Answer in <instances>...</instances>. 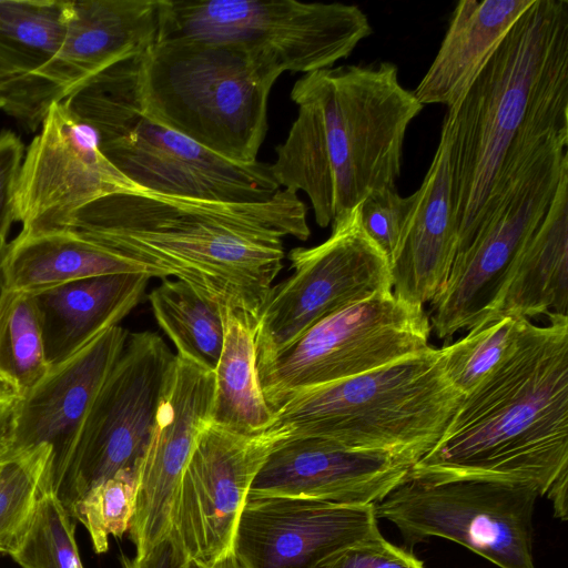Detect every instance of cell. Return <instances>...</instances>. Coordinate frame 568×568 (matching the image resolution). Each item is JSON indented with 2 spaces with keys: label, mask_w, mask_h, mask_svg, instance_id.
I'll list each match as a JSON object with an SVG mask.
<instances>
[{
  "label": "cell",
  "mask_w": 568,
  "mask_h": 568,
  "mask_svg": "<svg viewBox=\"0 0 568 568\" xmlns=\"http://www.w3.org/2000/svg\"><path fill=\"white\" fill-rule=\"evenodd\" d=\"M74 229L144 268L182 281L220 308L256 318L283 267V237L306 241L307 207L281 189L256 203L119 192L77 210Z\"/></svg>",
  "instance_id": "obj_1"
},
{
  "label": "cell",
  "mask_w": 568,
  "mask_h": 568,
  "mask_svg": "<svg viewBox=\"0 0 568 568\" xmlns=\"http://www.w3.org/2000/svg\"><path fill=\"white\" fill-rule=\"evenodd\" d=\"M442 129L459 253L508 165L549 139L568 135L567 0H534L447 109Z\"/></svg>",
  "instance_id": "obj_2"
},
{
  "label": "cell",
  "mask_w": 568,
  "mask_h": 568,
  "mask_svg": "<svg viewBox=\"0 0 568 568\" xmlns=\"http://www.w3.org/2000/svg\"><path fill=\"white\" fill-rule=\"evenodd\" d=\"M291 99L297 116L275 148L272 175L304 192L326 227L373 191L395 189L403 144L422 105L392 62L345 64L302 75Z\"/></svg>",
  "instance_id": "obj_3"
},
{
  "label": "cell",
  "mask_w": 568,
  "mask_h": 568,
  "mask_svg": "<svg viewBox=\"0 0 568 568\" xmlns=\"http://www.w3.org/2000/svg\"><path fill=\"white\" fill-rule=\"evenodd\" d=\"M568 471V316L528 321L513 355L465 396L437 444L409 469L425 478L530 485Z\"/></svg>",
  "instance_id": "obj_4"
},
{
  "label": "cell",
  "mask_w": 568,
  "mask_h": 568,
  "mask_svg": "<svg viewBox=\"0 0 568 568\" xmlns=\"http://www.w3.org/2000/svg\"><path fill=\"white\" fill-rule=\"evenodd\" d=\"M464 396L450 384L442 348L429 346L374 371L292 394L271 427L387 453L409 467L437 444Z\"/></svg>",
  "instance_id": "obj_5"
},
{
  "label": "cell",
  "mask_w": 568,
  "mask_h": 568,
  "mask_svg": "<svg viewBox=\"0 0 568 568\" xmlns=\"http://www.w3.org/2000/svg\"><path fill=\"white\" fill-rule=\"evenodd\" d=\"M136 57L92 75L61 100L94 130L118 172L142 192L216 202H265L281 190L270 164L229 161L144 113Z\"/></svg>",
  "instance_id": "obj_6"
},
{
  "label": "cell",
  "mask_w": 568,
  "mask_h": 568,
  "mask_svg": "<svg viewBox=\"0 0 568 568\" xmlns=\"http://www.w3.org/2000/svg\"><path fill=\"white\" fill-rule=\"evenodd\" d=\"M277 79L229 43L161 40L136 57L143 112L241 164L257 161L267 131V100Z\"/></svg>",
  "instance_id": "obj_7"
},
{
  "label": "cell",
  "mask_w": 568,
  "mask_h": 568,
  "mask_svg": "<svg viewBox=\"0 0 568 568\" xmlns=\"http://www.w3.org/2000/svg\"><path fill=\"white\" fill-rule=\"evenodd\" d=\"M155 41L193 39L242 48L280 77L332 68L373 33L354 4L296 0H158Z\"/></svg>",
  "instance_id": "obj_8"
},
{
  "label": "cell",
  "mask_w": 568,
  "mask_h": 568,
  "mask_svg": "<svg viewBox=\"0 0 568 568\" xmlns=\"http://www.w3.org/2000/svg\"><path fill=\"white\" fill-rule=\"evenodd\" d=\"M567 148L568 136L551 139L511 171L487 204L470 244L456 254L429 303L430 326L445 345L493 312L521 248L568 176Z\"/></svg>",
  "instance_id": "obj_9"
},
{
  "label": "cell",
  "mask_w": 568,
  "mask_h": 568,
  "mask_svg": "<svg viewBox=\"0 0 568 568\" xmlns=\"http://www.w3.org/2000/svg\"><path fill=\"white\" fill-rule=\"evenodd\" d=\"M539 496L530 485L486 478L407 475L374 505L405 544L453 540L499 568H535L532 517Z\"/></svg>",
  "instance_id": "obj_10"
},
{
  "label": "cell",
  "mask_w": 568,
  "mask_h": 568,
  "mask_svg": "<svg viewBox=\"0 0 568 568\" xmlns=\"http://www.w3.org/2000/svg\"><path fill=\"white\" fill-rule=\"evenodd\" d=\"M429 315L393 291L320 320L281 354L257 366L272 412L303 389L351 378L429 347Z\"/></svg>",
  "instance_id": "obj_11"
},
{
  "label": "cell",
  "mask_w": 568,
  "mask_h": 568,
  "mask_svg": "<svg viewBox=\"0 0 568 568\" xmlns=\"http://www.w3.org/2000/svg\"><path fill=\"white\" fill-rule=\"evenodd\" d=\"M331 225V235L321 244L288 252L293 273L272 286L257 317V366L331 313L393 291L389 261L364 231L358 207Z\"/></svg>",
  "instance_id": "obj_12"
},
{
  "label": "cell",
  "mask_w": 568,
  "mask_h": 568,
  "mask_svg": "<svg viewBox=\"0 0 568 568\" xmlns=\"http://www.w3.org/2000/svg\"><path fill=\"white\" fill-rule=\"evenodd\" d=\"M174 357L159 334H129L52 489L67 510L91 487L118 471L138 473Z\"/></svg>",
  "instance_id": "obj_13"
},
{
  "label": "cell",
  "mask_w": 568,
  "mask_h": 568,
  "mask_svg": "<svg viewBox=\"0 0 568 568\" xmlns=\"http://www.w3.org/2000/svg\"><path fill=\"white\" fill-rule=\"evenodd\" d=\"M287 433L243 435L212 424L201 432L171 514V538L189 560L212 567L233 555L237 523L256 474Z\"/></svg>",
  "instance_id": "obj_14"
},
{
  "label": "cell",
  "mask_w": 568,
  "mask_h": 568,
  "mask_svg": "<svg viewBox=\"0 0 568 568\" xmlns=\"http://www.w3.org/2000/svg\"><path fill=\"white\" fill-rule=\"evenodd\" d=\"M214 372L175 354L165 377L149 442L136 473L129 536L143 559L165 540L185 466L211 422Z\"/></svg>",
  "instance_id": "obj_15"
},
{
  "label": "cell",
  "mask_w": 568,
  "mask_h": 568,
  "mask_svg": "<svg viewBox=\"0 0 568 568\" xmlns=\"http://www.w3.org/2000/svg\"><path fill=\"white\" fill-rule=\"evenodd\" d=\"M140 191L102 154L94 130L62 101L48 109L23 156L16 195L22 229L62 227L103 196Z\"/></svg>",
  "instance_id": "obj_16"
},
{
  "label": "cell",
  "mask_w": 568,
  "mask_h": 568,
  "mask_svg": "<svg viewBox=\"0 0 568 568\" xmlns=\"http://www.w3.org/2000/svg\"><path fill=\"white\" fill-rule=\"evenodd\" d=\"M377 528L374 505L246 499L233 545L241 568H314Z\"/></svg>",
  "instance_id": "obj_17"
},
{
  "label": "cell",
  "mask_w": 568,
  "mask_h": 568,
  "mask_svg": "<svg viewBox=\"0 0 568 568\" xmlns=\"http://www.w3.org/2000/svg\"><path fill=\"white\" fill-rule=\"evenodd\" d=\"M410 467L383 452L361 450L317 437L280 443L256 474L254 498H301L343 505H375Z\"/></svg>",
  "instance_id": "obj_18"
},
{
  "label": "cell",
  "mask_w": 568,
  "mask_h": 568,
  "mask_svg": "<svg viewBox=\"0 0 568 568\" xmlns=\"http://www.w3.org/2000/svg\"><path fill=\"white\" fill-rule=\"evenodd\" d=\"M129 334L120 325L106 328L72 356L52 365L48 374L24 393L10 455L41 444L50 445L53 458L48 488L51 491Z\"/></svg>",
  "instance_id": "obj_19"
},
{
  "label": "cell",
  "mask_w": 568,
  "mask_h": 568,
  "mask_svg": "<svg viewBox=\"0 0 568 568\" xmlns=\"http://www.w3.org/2000/svg\"><path fill=\"white\" fill-rule=\"evenodd\" d=\"M449 168L448 139H440L424 180L414 192L399 247L390 261L395 296L417 305L430 303L450 273L458 246Z\"/></svg>",
  "instance_id": "obj_20"
},
{
  "label": "cell",
  "mask_w": 568,
  "mask_h": 568,
  "mask_svg": "<svg viewBox=\"0 0 568 568\" xmlns=\"http://www.w3.org/2000/svg\"><path fill=\"white\" fill-rule=\"evenodd\" d=\"M158 0H71L51 83L62 100L108 67L143 53L156 40Z\"/></svg>",
  "instance_id": "obj_21"
},
{
  "label": "cell",
  "mask_w": 568,
  "mask_h": 568,
  "mask_svg": "<svg viewBox=\"0 0 568 568\" xmlns=\"http://www.w3.org/2000/svg\"><path fill=\"white\" fill-rule=\"evenodd\" d=\"M151 276L119 273L71 282L33 295L49 364L80 351L141 302Z\"/></svg>",
  "instance_id": "obj_22"
},
{
  "label": "cell",
  "mask_w": 568,
  "mask_h": 568,
  "mask_svg": "<svg viewBox=\"0 0 568 568\" xmlns=\"http://www.w3.org/2000/svg\"><path fill=\"white\" fill-rule=\"evenodd\" d=\"M534 0H462L430 67L413 91L422 104L450 108Z\"/></svg>",
  "instance_id": "obj_23"
},
{
  "label": "cell",
  "mask_w": 568,
  "mask_h": 568,
  "mask_svg": "<svg viewBox=\"0 0 568 568\" xmlns=\"http://www.w3.org/2000/svg\"><path fill=\"white\" fill-rule=\"evenodd\" d=\"M3 270L7 288L28 295L83 278L146 273L142 266L70 227L21 229L8 243Z\"/></svg>",
  "instance_id": "obj_24"
},
{
  "label": "cell",
  "mask_w": 568,
  "mask_h": 568,
  "mask_svg": "<svg viewBox=\"0 0 568 568\" xmlns=\"http://www.w3.org/2000/svg\"><path fill=\"white\" fill-rule=\"evenodd\" d=\"M567 311L568 176L562 179L547 214L521 248L486 320L518 316L530 321L542 315L567 316Z\"/></svg>",
  "instance_id": "obj_25"
},
{
  "label": "cell",
  "mask_w": 568,
  "mask_h": 568,
  "mask_svg": "<svg viewBox=\"0 0 568 568\" xmlns=\"http://www.w3.org/2000/svg\"><path fill=\"white\" fill-rule=\"evenodd\" d=\"M224 324L222 353L214 371L211 423L227 430L257 435L273 422L257 373V320L231 308H220Z\"/></svg>",
  "instance_id": "obj_26"
},
{
  "label": "cell",
  "mask_w": 568,
  "mask_h": 568,
  "mask_svg": "<svg viewBox=\"0 0 568 568\" xmlns=\"http://www.w3.org/2000/svg\"><path fill=\"white\" fill-rule=\"evenodd\" d=\"M71 0H0V61L42 92L61 101L51 83Z\"/></svg>",
  "instance_id": "obj_27"
},
{
  "label": "cell",
  "mask_w": 568,
  "mask_h": 568,
  "mask_svg": "<svg viewBox=\"0 0 568 568\" xmlns=\"http://www.w3.org/2000/svg\"><path fill=\"white\" fill-rule=\"evenodd\" d=\"M148 297L153 315L173 342L176 355L214 372L224 342L220 307L179 280H163Z\"/></svg>",
  "instance_id": "obj_28"
},
{
  "label": "cell",
  "mask_w": 568,
  "mask_h": 568,
  "mask_svg": "<svg viewBox=\"0 0 568 568\" xmlns=\"http://www.w3.org/2000/svg\"><path fill=\"white\" fill-rule=\"evenodd\" d=\"M528 320L499 316L486 320L442 348L450 384L465 397L496 372L516 351Z\"/></svg>",
  "instance_id": "obj_29"
},
{
  "label": "cell",
  "mask_w": 568,
  "mask_h": 568,
  "mask_svg": "<svg viewBox=\"0 0 568 568\" xmlns=\"http://www.w3.org/2000/svg\"><path fill=\"white\" fill-rule=\"evenodd\" d=\"M53 452L48 444L0 460V552L12 555L48 489Z\"/></svg>",
  "instance_id": "obj_30"
},
{
  "label": "cell",
  "mask_w": 568,
  "mask_h": 568,
  "mask_svg": "<svg viewBox=\"0 0 568 568\" xmlns=\"http://www.w3.org/2000/svg\"><path fill=\"white\" fill-rule=\"evenodd\" d=\"M50 368L33 295L8 291L0 311V372L26 393Z\"/></svg>",
  "instance_id": "obj_31"
},
{
  "label": "cell",
  "mask_w": 568,
  "mask_h": 568,
  "mask_svg": "<svg viewBox=\"0 0 568 568\" xmlns=\"http://www.w3.org/2000/svg\"><path fill=\"white\" fill-rule=\"evenodd\" d=\"M71 518L57 495L44 490L13 560L22 568H84Z\"/></svg>",
  "instance_id": "obj_32"
},
{
  "label": "cell",
  "mask_w": 568,
  "mask_h": 568,
  "mask_svg": "<svg viewBox=\"0 0 568 568\" xmlns=\"http://www.w3.org/2000/svg\"><path fill=\"white\" fill-rule=\"evenodd\" d=\"M135 488L136 471L123 469L91 487L69 508L88 530L97 554L108 550L110 536L121 538L129 531Z\"/></svg>",
  "instance_id": "obj_33"
},
{
  "label": "cell",
  "mask_w": 568,
  "mask_h": 568,
  "mask_svg": "<svg viewBox=\"0 0 568 568\" xmlns=\"http://www.w3.org/2000/svg\"><path fill=\"white\" fill-rule=\"evenodd\" d=\"M413 205L414 193L404 197L395 187L375 190L357 206L364 231L385 253L389 264L399 247Z\"/></svg>",
  "instance_id": "obj_34"
},
{
  "label": "cell",
  "mask_w": 568,
  "mask_h": 568,
  "mask_svg": "<svg viewBox=\"0 0 568 568\" xmlns=\"http://www.w3.org/2000/svg\"><path fill=\"white\" fill-rule=\"evenodd\" d=\"M314 568H425L410 551L393 545L378 527L322 559Z\"/></svg>",
  "instance_id": "obj_35"
},
{
  "label": "cell",
  "mask_w": 568,
  "mask_h": 568,
  "mask_svg": "<svg viewBox=\"0 0 568 568\" xmlns=\"http://www.w3.org/2000/svg\"><path fill=\"white\" fill-rule=\"evenodd\" d=\"M53 102L20 74L0 61V110L23 122L40 126Z\"/></svg>",
  "instance_id": "obj_36"
},
{
  "label": "cell",
  "mask_w": 568,
  "mask_h": 568,
  "mask_svg": "<svg viewBox=\"0 0 568 568\" xmlns=\"http://www.w3.org/2000/svg\"><path fill=\"white\" fill-rule=\"evenodd\" d=\"M24 146L12 131L0 133V235L8 237L17 221L16 195Z\"/></svg>",
  "instance_id": "obj_37"
},
{
  "label": "cell",
  "mask_w": 568,
  "mask_h": 568,
  "mask_svg": "<svg viewBox=\"0 0 568 568\" xmlns=\"http://www.w3.org/2000/svg\"><path fill=\"white\" fill-rule=\"evenodd\" d=\"M24 393L0 372V460L12 450Z\"/></svg>",
  "instance_id": "obj_38"
},
{
  "label": "cell",
  "mask_w": 568,
  "mask_h": 568,
  "mask_svg": "<svg viewBox=\"0 0 568 568\" xmlns=\"http://www.w3.org/2000/svg\"><path fill=\"white\" fill-rule=\"evenodd\" d=\"M134 560L140 568H186L187 564V558L183 551L169 537L153 548L142 560Z\"/></svg>",
  "instance_id": "obj_39"
},
{
  "label": "cell",
  "mask_w": 568,
  "mask_h": 568,
  "mask_svg": "<svg viewBox=\"0 0 568 568\" xmlns=\"http://www.w3.org/2000/svg\"><path fill=\"white\" fill-rule=\"evenodd\" d=\"M567 488L568 471H565L551 484L546 494L552 503L555 516L561 520H567Z\"/></svg>",
  "instance_id": "obj_40"
},
{
  "label": "cell",
  "mask_w": 568,
  "mask_h": 568,
  "mask_svg": "<svg viewBox=\"0 0 568 568\" xmlns=\"http://www.w3.org/2000/svg\"><path fill=\"white\" fill-rule=\"evenodd\" d=\"M8 240L6 236L0 235V311L8 294V288L6 284V276L3 270V262L8 247Z\"/></svg>",
  "instance_id": "obj_41"
},
{
  "label": "cell",
  "mask_w": 568,
  "mask_h": 568,
  "mask_svg": "<svg viewBox=\"0 0 568 568\" xmlns=\"http://www.w3.org/2000/svg\"><path fill=\"white\" fill-rule=\"evenodd\" d=\"M122 565H123V568H140L133 558L128 559L126 557H123Z\"/></svg>",
  "instance_id": "obj_42"
},
{
  "label": "cell",
  "mask_w": 568,
  "mask_h": 568,
  "mask_svg": "<svg viewBox=\"0 0 568 568\" xmlns=\"http://www.w3.org/2000/svg\"><path fill=\"white\" fill-rule=\"evenodd\" d=\"M186 568H210V567L202 565L197 561L187 559Z\"/></svg>",
  "instance_id": "obj_43"
}]
</instances>
